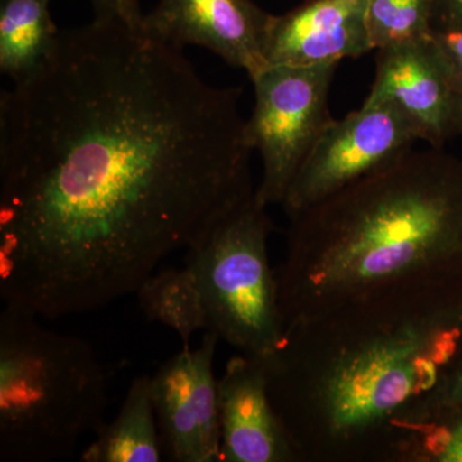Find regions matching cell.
Listing matches in <instances>:
<instances>
[{
    "mask_svg": "<svg viewBox=\"0 0 462 462\" xmlns=\"http://www.w3.org/2000/svg\"><path fill=\"white\" fill-rule=\"evenodd\" d=\"M433 29H462V0H433Z\"/></svg>",
    "mask_w": 462,
    "mask_h": 462,
    "instance_id": "cell-21",
    "label": "cell"
},
{
    "mask_svg": "<svg viewBox=\"0 0 462 462\" xmlns=\"http://www.w3.org/2000/svg\"><path fill=\"white\" fill-rule=\"evenodd\" d=\"M339 63L267 66L251 79L252 115L245 139L263 162L258 199L282 205L291 181L316 142L329 126V94Z\"/></svg>",
    "mask_w": 462,
    "mask_h": 462,
    "instance_id": "cell-6",
    "label": "cell"
},
{
    "mask_svg": "<svg viewBox=\"0 0 462 462\" xmlns=\"http://www.w3.org/2000/svg\"><path fill=\"white\" fill-rule=\"evenodd\" d=\"M0 314V460H69L105 424L107 375L85 340L5 303Z\"/></svg>",
    "mask_w": 462,
    "mask_h": 462,
    "instance_id": "cell-4",
    "label": "cell"
},
{
    "mask_svg": "<svg viewBox=\"0 0 462 462\" xmlns=\"http://www.w3.org/2000/svg\"><path fill=\"white\" fill-rule=\"evenodd\" d=\"M276 270L285 322L374 291L462 275V160L412 149L289 217Z\"/></svg>",
    "mask_w": 462,
    "mask_h": 462,
    "instance_id": "cell-3",
    "label": "cell"
},
{
    "mask_svg": "<svg viewBox=\"0 0 462 462\" xmlns=\"http://www.w3.org/2000/svg\"><path fill=\"white\" fill-rule=\"evenodd\" d=\"M462 357V275L354 298L288 322L261 358L302 462H388Z\"/></svg>",
    "mask_w": 462,
    "mask_h": 462,
    "instance_id": "cell-2",
    "label": "cell"
},
{
    "mask_svg": "<svg viewBox=\"0 0 462 462\" xmlns=\"http://www.w3.org/2000/svg\"><path fill=\"white\" fill-rule=\"evenodd\" d=\"M135 294L145 318L171 328L181 339L182 348L190 346L197 331L208 328L199 282L187 264L184 269L152 273Z\"/></svg>",
    "mask_w": 462,
    "mask_h": 462,
    "instance_id": "cell-15",
    "label": "cell"
},
{
    "mask_svg": "<svg viewBox=\"0 0 462 462\" xmlns=\"http://www.w3.org/2000/svg\"><path fill=\"white\" fill-rule=\"evenodd\" d=\"M221 462H302L273 409L261 358L240 354L218 379Z\"/></svg>",
    "mask_w": 462,
    "mask_h": 462,
    "instance_id": "cell-11",
    "label": "cell"
},
{
    "mask_svg": "<svg viewBox=\"0 0 462 462\" xmlns=\"http://www.w3.org/2000/svg\"><path fill=\"white\" fill-rule=\"evenodd\" d=\"M431 41L447 71L462 93V29H433Z\"/></svg>",
    "mask_w": 462,
    "mask_h": 462,
    "instance_id": "cell-19",
    "label": "cell"
},
{
    "mask_svg": "<svg viewBox=\"0 0 462 462\" xmlns=\"http://www.w3.org/2000/svg\"><path fill=\"white\" fill-rule=\"evenodd\" d=\"M218 340L217 334L207 330L199 346L182 348L151 376L163 457L169 461L221 462L214 372Z\"/></svg>",
    "mask_w": 462,
    "mask_h": 462,
    "instance_id": "cell-8",
    "label": "cell"
},
{
    "mask_svg": "<svg viewBox=\"0 0 462 462\" xmlns=\"http://www.w3.org/2000/svg\"><path fill=\"white\" fill-rule=\"evenodd\" d=\"M50 0H0V71L12 83L33 74L60 35Z\"/></svg>",
    "mask_w": 462,
    "mask_h": 462,
    "instance_id": "cell-14",
    "label": "cell"
},
{
    "mask_svg": "<svg viewBox=\"0 0 462 462\" xmlns=\"http://www.w3.org/2000/svg\"><path fill=\"white\" fill-rule=\"evenodd\" d=\"M373 51L427 41L433 32V0H367Z\"/></svg>",
    "mask_w": 462,
    "mask_h": 462,
    "instance_id": "cell-16",
    "label": "cell"
},
{
    "mask_svg": "<svg viewBox=\"0 0 462 462\" xmlns=\"http://www.w3.org/2000/svg\"><path fill=\"white\" fill-rule=\"evenodd\" d=\"M96 17L114 18L127 25L141 26L142 0H91Z\"/></svg>",
    "mask_w": 462,
    "mask_h": 462,
    "instance_id": "cell-20",
    "label": "cell"
},
{
    "mask_svg": "<svg viewBox=\"0 0 462 462\" xmlns=\"http://www.w3.org/2000/svg\"><path fill=\"white\" fill-rule=\"evenodd\" d=\"M391 462H462V413L430 422L404 436Z\"/></svg>",
    "mask_w": 462,
    "mask_h": 462,
    "instance_id": "cell-17",
    "label": "cell"
},
{
    "mask_svg": "<svg viewBox=\"0 0 462 462\" xmlns=\"http://www.w3.org/2000/svg\"><path fill=\"white\" fill-rule=\"evenodd\" d=\"M418 142L421 136L415 125L391 103L361 106L331 121L289 187L281 205L285 215L293 217L387 169Z\"/></svg>",
    "mask_w": 462,
    "mask_h": 462,
    "instance_id": "cell-7",
    "label": "cell"
},
{
    "mask_svg": "<svg viewBox=\"0 0 462 462\" xmlns=\"http://www.w3.org/2000/svg\"><path fill=\"white\" fill-rule=\"evenodd\" d=\"M457 413H462V357L447 372L430 396L422 401L419 409L413 413L410 424L398 437L393 449L396 448L397 443L412 430Z\"/></svg>",
    "mask_w": 462,
    "mask_h": 462,
    "instance_id": "cell-18",
    "label": "cell"
},
{
    "mask_svg": "<svg viewBox=\"0 0 462 462\" xmlns=\"http://www.w3.org/2000/svg\"><path fill=\"white\" fill-rule=\"evenodd\" d=\"M239 88L94 17L0 96V296L45 319L136 289L254 193Z\"/></svg>",
    "mask_w": 462,
    "mask_h": 462,
    "instance_id": "cell-1",
    "label": "cell"
},
{
    "mask_svg": "<svg viewBox=\"0 0 462 462\" xmlns=\"http://www.w3.org/2000/svg\"><path fill=\"white\" fill-rule=\"evenodd\" d=\"M50 2H51V0H50Z\"/></svg>",
    "mask_w": 462,
    "mask_h": 462,
    "instance_id": "cell-22",
    "label": "cell"
},
{
    "mask_svg": "<svg viewBox=\"0 0 462 462\" xmlns=\"http://www.w3.org/2000/svg\"><path fill=\"white\" fill-rule=\"evenodd\" d=\"M162 457L151 376H139L130 384L118 415L96 431L80 461L158 462Z\"/></svg>",
    "mask_w": 462,
    "mask_h": 462,
    "instance_id": "cell-13",
    "label": "cell"
},
{
    "mask_svg": "<svg viewBox=\"0 0 462 462\" xmlns=\"http://www.w3.org/2000/svg\"><path fill=\"white\" fill-rule=\"evenodd\" d=\"M391 103L415 125L421 142L443 148L462 136V93L430 39L376 51L375 76L363 106Z\"/></svg>",
    "mask_w": 462,
    "mask_h": 462,
    "instance_id": "cell-9",
    "label": "cell"
},
{
    "mask_svg": "<svg viewBox=\"0 0 462 462\" xmlns=\"http://www.w3.org/2000/svg\"><path fill=\"white\" fill-rule=\"evenodd\" d=\"M270 18L254 0H158L141 27L166 44L206 48L252 79L267 67Z\"/></svg>",
    "mask_w": 462,
    "mask_h": 462,
    "instance_id": "cell-10",
    "label": "cell"
},
{
    "mask_svg": "<svg viewBox=\"0 0 462 462\" xmlns=\"http://www.w3.org/2000/svg\"><path fill=\"white\" fill-rule=\"evenodd\" d=\"M267 208L254 190L187 248V266L199 282L207 330L256 358L272 355L287 328L267 248L273 230Z\"/></svg>",
    "mask_w": 462,
    "mask_h": 462,
    "instance_id": "cell-5",
    "label": "cell"
},
{
    "mask_svg": "<svg viewBox=\"0 0 462 462\" xmlns=\"http://www.w3.org/2000/svg\"><path fill=\"white\" fill-rule=\"evenodd\" d=\"M367 0H305L272 14L264 41L267 66L340 63L373 51L366 27Z\"/></svg>",
    "mask_w": 462,
    "mask_h": 462,
    "instance_id": "cell-12",
    "label": "cell"
}]
</instances>
